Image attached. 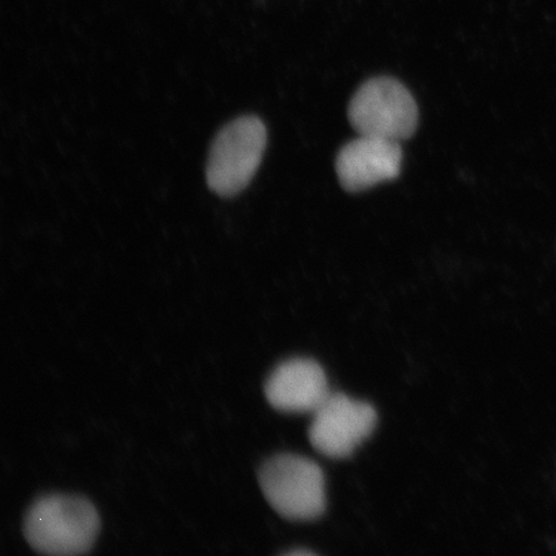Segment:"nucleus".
Masks as SVG:
<instances>
[{
    "instance_id": "obj_1",
    "label": "nucleus",
    "mask_w": 556,
    "mask_h": 556,
    "mask_svg": "<svg viewBox=\"0 0 556 556\" xmlns=\"http://www.w3.org/2000/svg\"><path fill=\"white\" fill-rule=\"evenodd\" d=\"M100 518L86 498L52 495L38 500L27 511L24 534L35 552L72 556L92 548Z\"/></svg>"
},
{
    "instance_id": "obj_2",
    "label": "nucleus",
    "mask_w": 556,
    "mask_h": 556,
    "mask_svg": "<svg viewBox=\"0 0 556 556\" xmlns=\"http://www.w3.org/2000/svg\"><path fill=\"white\" fill-rule=\"evenodd\" d=\"M267 149L266 125L255 115H242L215 136L206 163L208 189L232 198L247 189Z\"/></svg>"
},
{
    "instance_id": "obj_3",
    "label": "nucleus",
    "mask_w": 556,
    "mask_h": 556,
    "mask_svg": "<svg viewBox=\"0 0 556 556\" xmlns=\"http://www.w3.org/2000/svg\"><path fill=\"white\" fill-rule=\"evenodd\" d=\"M264 497L281 517L308 521L326 510V481L318 465L304 456L282 454L270 457L260 469Z\"/></svg>"
},
{
    "instance_id": "obj_4",
    "label": "nucleus",
    "mask_w": 556,
    "mask_h": 556,
    "mask_svg": "<svg viewBox=\"0 0 556 556\" xmlns=\"http://www.w3.org/2000/svg\"><path fill=\"white\" fill-rule=\"evenodd\" d=\"M348 117L359 136L401 143L414 136L419 109L402 83L389 76H378L367 80L353 96Z\"/></svg>"
},
{
    "instance_id": "obj_5",
    "label": "nucleus",
    "mask_w": 556,
    "mask_h": 556,
    "mask_svg": "<svg viewBox=\"0 0 556 556\" xmlns=\"http://www.w3.org/2000/svg\"><path fill=\"white\" fill-rule=\"evenodd\" d=\"M377 424V409L370 403L342 393H330L312 414L308 438L319 454L345 458L372 434Z\"/></svg>"
},
{
    "instance_id": "obj_6",
    "label": "nucleus",
    "mask_w": 556,
    "mask_h": 556,
    "mask_svg": "<svg viewBox=\"0 0 556 556\" xmlns=\"http://www.w3.org/2000/svg\"><path fill=\"white\" fill-rule=\"evenodd\" d=\"M403 152L400 142L359 136L339 151L336 169L340 185L350 192H361L397 178Z\"/></svg>"
},
{
    "instance_id": "obj_7",
    "label": "nucleus",
    "mask_w": 556,
    "mask_h": 556,
    "mask_svg": "<svg viewBox=\"0 0 556 556\" xmlns=\"http://www.w3.org/2000/svg\"><path fill=\"white\" fill-rule=\"evenodd\" d=\"M264 393L277 412L313 414L331 392L323 366L315 359L298 357L275 368Z\"/></svg>"
}]
</instances>
